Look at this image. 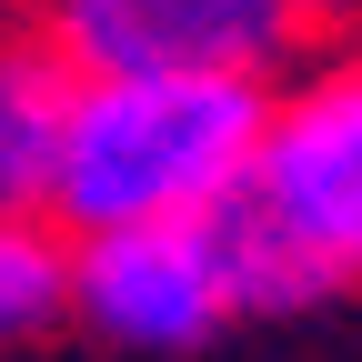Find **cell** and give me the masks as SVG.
I'll return each instance as SVG.
<instances>
[{
    "label": "cell",
    "instance_id": "6da1fadb",
    "mask_svg": "<svg viewBox=\"0 0 362 362\" xmlns=\"http://www.w3.org/2000/svg\"><path fill=\"white\" fill-rule=\"evenodd\" d=\"M262 81L211 71H90L61 111V171L51 221L61 232H111V221H171L221 211L252 171Z\"/></svg>",
    "mask_w": 362,
    "mask_h": 362
},
{
    "label": "cell",
    "instance_id": "7a4b0ae2",
    "mask_svg": "<svg viewBox=\"0 0 362 362\" xmlns=\"http://www.w3.org/2000/svg\"><path fill=\"white\" fill-rule=\"evenodd\" d=\"M232 202L302 242L342 292L362 282V51H302L282 81H262V131Z\"/></svg>",
    "mask_w": 362,
    "mask_h": 362
},
{
    "label": "cell",
    "instance_id": "3957f363",
    "mask_svg": "<svg viewBox=\"0 0 362 362\" xmlns=\"http://www.w3.org/2000/svg\"><path fill=\"white\" fill-rule=\"evenodd\" d=\"M30 30L90 71H211V81H282L312 51L302 0H30Z\"/></svg>",
    "mask_w": 362,
    "mask_h": 362
},
{
    "label": "cell",
    "instance_id": "277c9868",
    "mask_svg": "<svg viewBox=\"0 0 362 362\" xmlns=\"http://www.w3.org/2000/svg\"><path fill=\"white\" fill-rule=\"evenodd\" d=\"M71 322L121 342V352H202L221 322H232L211 211L71 232Z\"/></svg>",
    "mask_w": 362,
    "mask_h": 362
},
{
    "label": "cell",
    "instance_id": "5b68a950",
    "mask_svg": "<svg viewBox=\"0 0 362 362\" xmlns=\"http://www.w3.org/2000/svg\"><path fill=\"white\" fill-rule=\"evenodd\" d=\"M61 111H71V61L30 21L0 30V211H51Z\"/></svg>",
    "mask_w": 362,
    "mask_h": 362
},
{
    "label": "cell",
    "instance_id": "8992f818",
    "mask_svg": "<svg viewBox=\"0 0 362 362\" xmlns=\"http://www.w3.org/2000/svg\"><path fill=\"white\" fill-rule=\"evenodd\" d=\"M211 242H221V292H232V322H292V312L342 302V282H332L302 242H282L252 202H221V211H211Z\"/></svg>",
    "mask_w": 362,
    "mask_h": 362
},
{
    "label": "cell",
    "instance_id": "52a82bcc",
    "mask_svg": "<svg viewBox=\"0 0 362 362\" xmlns=\"http://www.w3.org/2000/svg\"><path fill=\"white\" fill-rule=\"evenodd\" d=\"M71 322V232L51 211H0V352Z\"/></svg>",
    "mask_w": 362,
    "mask_h": 362
},
{
    "label": "cell",
    "instance_id": "ba28073f",
    "mask_svg": "<svg viewBox=\"0 0 362 362\" xmlns=\"http://www.w3.org/2000/svg\"><path fill=\"white\" fill-rule=\"evenodd\" d=\"M302 11H312V30H322V21H362V0H302Z\"/></svg>",
    "mask_w": 362,
    "mask_h": 362
}]
</instances>
